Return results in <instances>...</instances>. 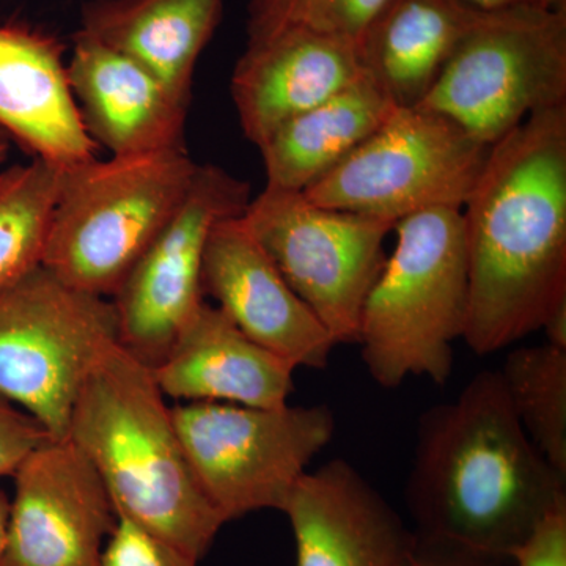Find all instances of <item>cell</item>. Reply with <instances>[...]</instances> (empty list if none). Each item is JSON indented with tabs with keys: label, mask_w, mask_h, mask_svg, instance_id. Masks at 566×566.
Wrapping results in <instances>:
<instances>
[{
	"label": "cell",
	"mask_w": 566,
	"mask_h": 566,
	"mask_svg": "<svg viewBox=\"0 0 566 566\" xmlns=\"http://www.w3.org/2000/svg\"><path fill=\"white\" fill-rule=\"evenodd\" d=\"M461 214L463 340L490 356L542 331L566 301V104L535 112L491 145Z\"/></svg>",
	"instance_id": "obj_1"
},
{
	"label": "cell",
	"mask_w": 566,
	"mask_h": 566,
	"mask_svg": "<svg viewBox=\"0 0 566 566\" xmlns=\"http://www.w3.org/2000/svg\"><path fill=\"white\" fill-rule=\"evenodd\" d=\"M405 499L416 534L512 562L566 505V476L528 438L499 370H483L419 417Z\"/></svg>",
	"instance_id": "obj_2"
},
{
	"label": "cell",
	"mask_w": 566,
	"mask_h": 566,
	"mask_svg": "<svg viewBox=\"0 0 566 566\" xmlns=\"http://www.w3.org/2000/svg\"><path fill=\"white\" fill-rule=\"evenodd\" d=\"M69 439L98 472L115 512L197 562L205 557L226 521L192 474L151 368L118 342L85 376Z\"/></svg>",
	"instance_id": "obj_3"
},
{
	"label": "cell",
	"mask_w": 566,
	"mask_h": 566,
	"mask_svg": "<svg viewBox=\"0 0 566 566\" xmlns=\"http://www.w3.org/2000/svg\"><path fill=\"white\" fill-rule=\"evenodd\" d=\"M394 230L397 244L367 294L357 344L371 379L386 389L409 376L442 386L468 323L463 214L438 208L401 219Z\"/></svg>",
	"instance_id": "obj_4"
},
{
	"label": "cell",
	"mask_w": 566,
	"mask_h": 566,
	"mask_svg": "<svg viewBox=\"0 0 566 566\" xmlns=\"http://www.w3.org/2000/svg\"><path fill=\"white\" fill-rule=\"evenodd\" d=\"M197 167L186 150L63 167L41 266L111 300L180 207Z\"/></svg>",
	"instance_id": "obj_5"
},
{
	"label": "cell",
	"mask_w": 566,
	"mask_h": 566,
	"mask_svg": "<svg viewBox=\"0 0 566 566\" xmlns=\"http://www.w3.org/2000/svg\"><path fill=\"white\" fill-rule=\"evenodd\" d=\"M566 104V9L482 10L419 107L486 145Z\"/></svg>",
	"instance_id": "obj_6"
},
{
	"label": "cell",
	"mask_w": 566,
	"mask_h": 566,
	"mask_svg": "<svg viewBox=\"0 0 566 566\" xmlns=\"http://www.w3.org/2000/svg\"><path fill=\"white\" fill-rule=\"evenodd\" d=\"M172 419L197 483L226 523L259 510L282 512L335 433L326 405L186 401L174 406Z\"/></svg>",
	"instance_id": "obj_7"
},
{
	"label": "cell",
	"mask_w": 566,
	"mask_h": 566,
	"mask_svg": "<svg viewBox=\"0 0 566 566\" xmlns=\"http://www.w3.org/2000/svg\"><path fill=\"white\" fill-rule=\"evenodd\" d=\"M117 342L109 297L36 268L0 293V397L39 420L51 438H69L85 376Z\"/></svg>",
	"instance_id": "obj_8"
},
{
	"label": "cell",
	"mask_w": 566,
	"mask_h": 566,
	"mask_svg": "<svg viewBox=\"0 0 566 566\" xmlns=\"http://www.w3.org/2000/svg\"><path fill=\"white\" fill-rule=\"evenodd\" d=\"M490 150L491 145L438 112L395 107L370 137L303 193L319 207L397 226L423 211L463 210Z\"/></svg>",
	"instance_id": "obj_9"
},
{
	"label": "cell",
	"mask_w": 566,
	"mask_h": 566,
	"mask_svg": "<svg viewBox=\"0 0 566 566\" xmlns=\"http://www.w3.org/2000/svg\"><path fill=\"white\" fill-rule=\"evenodd\" d=\"M243 218L335 345L357 344L364 303L385 266L394 223L273 188L251 200Z\"/></svg>",
	"instance_id": "obj_10"
},
{
	"label": "cell",
	"mask_w": 566,
	"mask_h": 566,
	"mask_svg": "<svg viewBox=\"0 0 566 566\" xmlns=\"http://www.w3.org/2000/svg\"><path fill=\"white\" fill-rule=\"evenodd\" d=\"M248 182L214 164H199L191 188L111 297L118 345L155 368L203 304L202 268L216 222L243 214Z\"/></svg>",
	"instance_id": "obj_11"
},
{
	"label": "cell",
	"mask_w": 566,
	"mask_h": 566,
	"mask_svg": "<svg viewBox=\"0 0 566 566\" xmlns=\"http://www.w3.org/2000/svg\"><path fill=\"white\" fill-rule=\"evenodd\" d=\"M13 479L0 566H102L117 512L98 472L69 438L33 450Z\"/></svg>",
	"instance_id": "obj_12"
},
{
	"label": "cell",
	"mask_w": 566,
	"mask_h": 566,
	"mask_svg": "<svg viewBox=\"0 0 566 566\" xmlns=\"http://www.w3.org/2000/svg\"><path fill=\"white\" fill-rule=\"evenodd\" d=\"M202 286L238 329L294 368L322 370L329 363L334 338L283 279L243 214L212 227Z\"/></svg>",
	"instance_id": "obj_13"
},
{
	"label": "cell",
	"mask_w": 566,
	"mask_h": 566,
	"mask_svg": "<svg viewBox=\"0 0 566 566\" xmlns=\"http://www.w3.org/2000/svg\"><path fill=\"white\" fill-rule=\"evenodd\" d=\"M296 566H406L415 532L352 463L305 472L282 510Z\"/></svg>",
	"instance_id": "obj_14"
},
{
	"label": "cell",
	"mask_w": 566,
	"mask_h": 566,
	"mask_svg": "<svg viewBox=\"0 0 566 566\" xmlns=\"http://www.w3.org/2000/svg\"><path fill=\"white\" fill-rule=\"evenodd\" d=\"M364 76L353 41L285 28L248 39L230 92L245 139L260 147L283 123Z\"/></svg>",
	"instance_id": "obj_15"
},
{
	"label": "cell",
	"mask_w": 566,
	"mask_h": 566,
	"mask_svg": "<svg viewBox=\"0 0 566 566\" xmlns=\"http://www.w3.org/2000/svg\"><path fill=\"white\" fill-rule=\"evenodd\" d=\"M71 91L88 136L112 156L185 150L189 106L140 65L81 31L73 35Z\"/></svg>",
	"instance_id": "obj_16"
},
{
	"label": "cell",
	"mask_w": 566,
	"mask_h": 566,
	"mask_svg": "<svg viewBox=\"0 0 566 566\" xmlns=\"http://www.w3.org/2000/svg\"><path fill=\"white\" fill-rule=\"evenodd\" d=\"M0 129L57 167L92 161L98 151L71 91L65 48L20 22L0 21Z\"/></svg>",
	"instance_id": "obj_17"
},
{
	"label": "cell",
	"mask_w": 566,
	"mask_h": 566,
	"mask_svg": "<svg viewBox=\"0 0 566 566\" xmlns=\"http://www.w3.org/2000/svg\"><path fill=\"white\" fill-rule=\"evenodd\" d=\"M294 370L205 301L151 368L166 397L253 408L286 405L294 392Z\"/></svg>",
	"instance_id": "obj_18"
},
{
	"label": "cell",
	"mask_w": 566,
	"mask_h": 566,
	"mask_svg": "<svg viewBox=\"0 0 566 566\" xmlns=\"http://www.w3.org/2000/svg\"><path fill=\"white\" fill-rule=\"evenodd\" d=\"M222 13L223 0H88L80 31L147 70L191 106L197 62Z\"/></svg>",
	"instance_id": "obj_19"
},
{
	"label": "cell",
	"mask_w": 566,
	"mask_h": 566,
	"mask_svg": "<svg viewBox=\"0 0 566 566\" xmlns=\"http://www.w3.org/2000/svg\"><path fill=\"white\" fill-rule=\"evenodd\" d=\"M482 10L465 0H387L357 44L365 76L394 106H419Z\"/></svg>",
	"instance_id": "obj_20"
},
{
	"label": "cell",
	"mask_w": 566,
	"mask_h": 566,
	"mask_svg": "<svg viewBox=\"0 0 566 566\" xmlns=\"http://www.w3.org/2000/svg\"><path fill=\"white\" fill-rule=\"evenodd\" d=\"M364 76L283 123L260 145L266 188L304 192L363 144L395 111Z\"/></svg>",
	"instance_id": "obj_21"
},
{
	"label": "cell",
	"mask_w": 566,
	"mask_h": 566,
	"mask_svg": "<svg viewBox=\"0 0 566 566\" xmlns=\"http://www.w3.org/2000/svg\"><path fill=\"white\" fill-rule=\"evenodd\" d=\"M62 174L36 158L0 170V293L43 263Z\"/></svg>",
	"instance_id": "obj_22"
},
{
	"label": "cell",
	"mask_w": 566,
	"mask_h": 566,
	"mask_svg": "<svg viewBox=\"0 0 566 566\" xmlns=\"http://www.w3.org/2000/svg\"><path fill=\"white\" fill-rule=\"evenodd\" d=\"M499 374L528 438L566 476V349H513Z\"/></svg>",
	"instance_id": "obj_23"
},
{
	"label": "cell",
	"mask_w": 566,
	"mask_h": 566,
	"mask_svg": "<svg viewBox=\"0 0 566 566\" xmlns=\"http://www.w3.org/2000/svg\"><path fill=\"white\" fill-rule=\"evenodd\" d=\"M387 0H252L248 39L300 28L359 44Z\"/></svg>",
	"instance_id": "obj_24"
},
{
	"label": "cell",
	"mask_w": 566,
	"mask_h": 566,
	"mask_svg": "<svg viewBox=\"0 0 566 566\" xmlns=\"http://www.w3.org/2000/svg\"><path fill=\"white\" fill-rule=\"evenodd\" d=\"M102 566H197V560L117 513V523L104 545Z\"/></svg>",
	"instance_id": "obj_25"
},
{
	"label": "cell",
	"mask_w": 566,
	"mask_h": 566,
	"mask_svg": "<svg viewBox=\"0 0 566 566\" xmlns=\"http://www.w3.org/2000/svg\"><path fill=\"white\" fill-rule=\"evenodd\" d=\"M39 420L0 397V476L14 475L33 450L50 441Z\"/></svg>",
	"instance_id": "obj_26"
},
{
	"label": "cell",
	"mask_w": 566,
	"mask_h": 566,
	"mask_svg": "<svg viewBox=\"0 0 566 566\" xmlns=\"http://www.w3.org/2000/svg\"><path fill=\"white\" fill-rule=\"evenodd\" d=\"M510 566H566V505L539 524Z\"/></svg>",
	"instance_id": "obj_27"
},
{
	"label": "cell",
	"mask_w": 566,
	"mask_h": 566,
	"mask_svg": "<svg viewBox=\"0 0 566 566\" xmlns=\"http://www.w3.org/2000/svg\"><path fill=\"white\" fill-rule=\"evenodd\" d=\"M406 566H510V562L447 539L415 532Z\"/></svg>",
	"instance_id": "obj_28"
},
{
	"label": "cell",
	"mask_w": 566,
	"mask_h": 566,
	"mask_svg": "<svg viewBox=\"0 0 566 566\" xmlns=\"http://www.w3.org/2000/svg\"><path fill=\"white\" fill-rule=\"evenodd\" d=\"M542 331L547 338L546 345L566 349V301L551 312L543 323Z\"/></svg>",
	"instance_id": "obj_29"
},
{
	"label": "cell",
	"mask_w": 566,
	"mask_h": 566,
	"mask_svg": "<svg viewBox=\"0 0 566 566\" xmlns=\"http://www.w3.org/2000/svg\"><path fill=\"white\" fill-rule=\"evenodd\" d=\"M465 2L483 10L512 6H543L553 7V9H566V0H465Z\"/></svg>",
	"instance_id": "obj_30"
},
{
	"label": "cell",
	"mask_w": 566,
	"mask_h": 566,
	"mask_svg": "<svg viewBox=\"0 0 566 566\" xmlns=\"http://www.w3.org/2000/svg\"><path fill=\"white\" fill-rule=\"evenodd\" d=\"M10 501L7 494L0 490V558L3 556L7 543V528H9Z\"/></svg>",
	"instance_id": "obj_31"
},
{
	"label": "cell",
	"mask_w": 566,
	"mask_h": 566,
	"mask_svg": "<svg viewBox=\"0 0 566 566\" xmlns=\"http://www.w3.org/2000/svg\"><path fill=\"white\" fill-rule=\"evenodd\" d=\"M10 137L0 129V170H2L3 164L9 158L10 153Z\"/></svg>",
	"instance_id": "obj_32"
}]
</instances>
